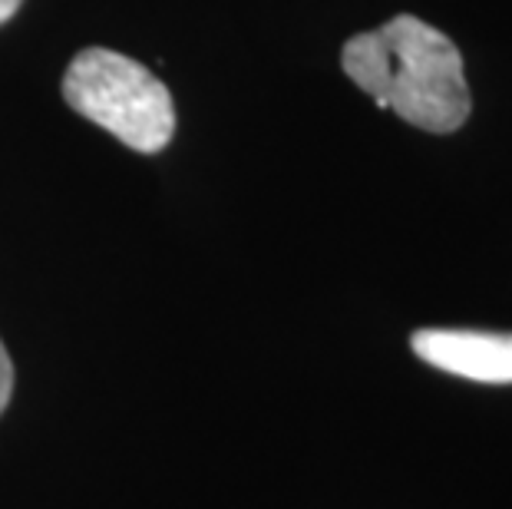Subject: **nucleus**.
<instances>
[{"label": "nucleus", "mask_w": 512, "mask_h": 509, "mask_svg": "<svg viewBox=\"0 0 512 509\" xmlns=\"http://www.w3.org/2000/svg\"><path fill=\"white\" fill-rule=\"evenodd\" d=\"M341 67L380 110L427 133H456L470 116V86L456 43L420 17L400 14L344 43Z\"/></svg>", "instance_id": "f257e3e1"}, {"label": "nucleus", "mask_w": 512, "mask_h": 509, "mask_svg": "<svg viewBox=\"0 0 512 509\" xmlns=\"http://www.w3.org/2000/svg\"><path fill=\"white\" fill-rule=\"evenodd\" d=\"M63 100L73 113L103 126L136 153H162L176 133V103L169 86L139 60L90 47L63 73Z\"/></svg>", "instance_id": "f03ea898"}, {"label": "nucleus", "mask_w": 512, "mask_h": 509, "mask_svg": "<svg viewBox=\"0 0 512 509\" xmlns=\"http://www.w3.org/2000/svg\"><path fill=\"white\" fill-rule=\"evenodd\" d=\"M413 354L446 374L479 384H512V334L427 328L410 338Z\"/></svg>", "instance_id": "7ed1b4c3"}, {"label": "nucleus", "mask_w": 512, "mask_h": 509, "mask_svg": "<svg viewBox=\"0 0 512 509\" xmlns=\"http://www.w3.org/2000/svg\"><path fill=\"white\" fill-rule=\"evenodd\" d=\"M10 394H14V361H10L4 341H0V414L7 410Z\"/></svg>", "instance_id": "20e7f679"}, {"label": "nucleus", "mask_w": 512, "mask_h": 509, "mask_svg": "<svg viewBox=\"0 0 512 509\" xmlns=\"http://www.w3.org/2000/svg\"><path fill=\"white\" fill-rule=\"evenodd\" d=\"M20 4H24V0H0V24H7V20L20 10Z\"/></svg>", "instance_id": "39448f33"}]
</instances>
